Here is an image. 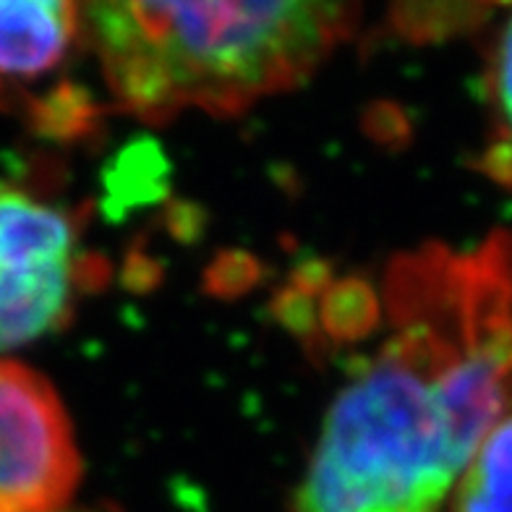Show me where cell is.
<instances>
[{
	"label": "cell",
	"instance_id": "8",
	"mask_svg": "<svg viewBox=\"0 0 512 512\" xmlns=\"http://www.w3.org/2000/svg\"><path fill=\"white\" fill-rule=\"evenodd\" d=\"M66 512V510H63ZM81 512H113V510H81Z\"/></svg>",
	"mask_w": 512,
	"mask_h": 512
},
{
	"label": "cell",
	"instance_id": "6",
	"mask_svg": "<svg viewBox=\"0 0 512 512\" xmlns=\"http://www.w3.org/2000/svg\"><path fill=\"white\" fill-rule=\"evenodd\" d=\"M486 142L479 168L486 178L512 191V11L494 34L484 76Z\"/></svg>",
	"mask_w": 512,
	"mask_h": 512
},
{
	"label": "cell",
	"instance_id": "7",
	"mask_svg": "<svg viewBox=\"0 0 512 512\" xmlns=\"http://www.w3.org/2000/svg\"><path fill=\"white\" fill-rule=\"evenodd\" d=\"M452 512H512V418L481 442L452 492Z\"/></svg>",
	"mask_w": 512,
	"mask_h": 512
},
{
	"label": "cell",
	"instance_id": "3",
	"mask_svg": "<svg viewBox=\"0 0 512 512\" xmlns=\"http://www.w3.org/2000/svg\"><path fill=\"white\" fill-rule=\"evenodd\" d=\"M84 272L71 215L0 183V353L61 330Z\"/></svg>",
	"mask_w": 512,
	"mask_h": 512
},
{
	"label": "cell",
	"instance_id": "2",
	"mask_svg": "<svg viewBox=\"0 0 512 512\" xmlns=\"http://www.w3.org/2000/svg\"><path fill=\"white\" fill-rule=\"evenodd\" d=\"M84 37L115 105L162 123L249 108L309 79L351 37L358 6L277 3H89Z\"/></svg>",
	"mask_w": 512,
	"mask_h": 512
},
{
	"label": "cell",
	"instance_id": "4",
	"mask_svg": "<svg viewBox=\"0 0 512 512\" xmlns=\"http://www.w3.org/2000/svg\"><path fill=\"white\" fill-rule=\"evenodd\" d=\"M79 476L61 398L37 371L0 358V512H63Z\"/></svg>",
	"mask_w": 512,
	"mask_h": 512
},
{
	"label": "cell",
	"instance_id": "1",
	"mask_svg": "<svg viewBox=\"0 0 512 512\" xmlns=\"http://www.w3.org/2000/svg\"><path fill=\"white\" fill-rule=\"evenodd\" d=\"M392 330L324 418L296 512H439L512 418V233L387 275Z\"/></svg>",
	"mask_w": 512,
	"mask_h": 512
},
{
	"label": "cell",
	"instance_id": "5",
	"mask_svg": "<svg viewBox=\"0 0 512 512\" xmlns=\"http://www.w3.org/2000/svg\"><path fill=\"white\" fill-rule=\"evenodd\" d=\"M84 37L81 6L63 0H6L0 3V102L27 118L42 102V84L76 89L63 76Z\"/></svg>",
	"mask_w": 512,
	"mask_h": 512
}]
</instances>
